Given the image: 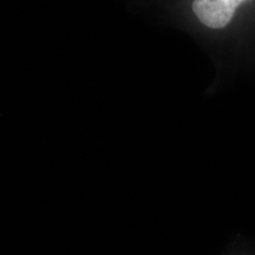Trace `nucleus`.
<instances>
[{
	"instance_id": "1",
	"label": "nucleus",
	"mask_w": 255,
	"mask_h": 255,
	"mask_svg": "<svg viewBox=\"0 0 255 255\" xmlns=\"http://www.w3.org/2000/svg\"><path fill=\"white\" fill-rule=\"evenodd\" d=\"M242 1L245 0H194L193 11L203 25L219 30L231 23Z\"/></svg>"
}]
</instances>
